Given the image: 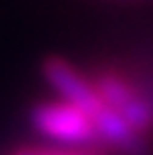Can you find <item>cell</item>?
Returning <instances> with one entry per match:
<instances>
[{"instance_id": "cell-1", "label": "cell", "mask_w": 153, "mask_h": 155, "mask_svg": "<svg viewBox=\"0 0 153 155\" xmlns=\"http://www.w3.org/2000/svg\"><path fill=\"white\" fill-rule=\"evenodd\" d=\"M30 125L38 135L60 148H98L93 118L63 100H45L33 105Z\"/></svg>"}, {"instance_id": "cell-2", "label": "cell", "mask_w": 153, "mask_h": 155, "mask_svg": "<svg viewBox=\"0 0 153 155\" xmlns=\"http://www.w3.org/2000/svg\"><path fill=\"white\" fill-rule=\"evenodd\" d=\"M90 80H93L106 108L123 115L138 133L153 135V108L141 95V90L136 88V83L128 78L126 70L100 68L98 73L90 75Z\"/></svg>"}, {"instance_id": "cell-3", "label": "cell", "mask_w": 153, "mask_h": 155, "mask_svg": "<svg viewBox=\"0 0 153 155\" xmlns=\"http://www.w3.org/2000/svg\"><path fill=\"white\" fill-rule=\"evenodd\" d=\"M43 78L63 103L80 108L90 118H95L106 108L90 80V75H85L80 68H75L73 63L63 60V58H48L43 63Z\"/></svg>"}, {"instance_id": "cell-4", "label": "cell", "mask_w": 153, "mask_h": 155, "mask_svg": "<svg viewBox=\"0 0 153 155\" xmlns=\"http://www.w3.org/2000/svg\"><path fill=\"white\" fill-rule=\"evenodd\" d=\"M10 155H108L100 148H20Z\"/></svg>"}]
</instances>
